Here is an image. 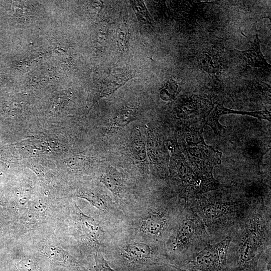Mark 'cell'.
I'll return each mask as SVG.
<instances>
[{
	"label": "cell",
	"instance_id": "obj_16",
	"mask_svg": "<svg viewBox=\"0 0 271 271\" xmlns=\"http://www.w3.org/2000/svg\"><path fill=\"white\" fill-rule=\"evenodd\" d=\"M177 83L172 80L167 82L161 89V97L165 100L172 99L175 95L178 89Z\"/></svg>",
	"mask_w": 271,
	"mask_h": 271
},
{
	"label": "cell",
	"instance_id": "obj_19",
	"mask_svg": "<svg viewBox=\"0 0 271 271\" xmlns=\"http://www.w3.org/2000/svg\"><path fill=\"white\" fill-rule=\"evenodd\" d=\"M141 137H135L132 142V148L135 156L138 160H144L146 157L145 148Z\"/></svg>",
	"mask_w": 271,
	"mask_h": 271
},
{
	"label": "cell",
	"instance_id": "obj_15",
	"mask_svg": "<svg viewBox=\"0 0 271 271\" xmlns=\"http://www.w3.org/2000/svg\"><path fill=\"white\" fill-rule=\"evenodd\" d=\"M131 4L140 22L145 25L152 26V19L143 2L131 1Z\"/></svg>",
	"mask_w": 271,
	"mask_h": 271
},
{
	"label": "cell",
	"instance_id": "obj_7",
	"mask_svg": "<svg viewBox=\"0 0 271 271\" xmlns=\"http://www.w3.org/2000/svg\"><path fill=\"white\" fill-rule=\"evenodd\" d=\"M195 261L202 266L208 267L215 264L216 267L221 268L216 244L209 245L197 253Z\"/></svg>",
	"mask_w": 271,
	"mask_h": 271
},
{
	"label": "cell",
	"instance_id": "obj_20",
	"mask_svg": "<svg viewBox=\"0 0 271 271\" xmlns=\"http://www.w3.org/2000/svg\"><path fill=\"white\" fill-rule=\"evenodd\" d=\"M96 271H115L100 254L96 255Z\"/></svg>",
	"mask_w": 271,
	"mask_h": 271
},
{
	"label": "cell",
	"instance_id": "obj_1",
	"mask_svg": "<svg viewBox=\"0 0 271 271\" xmlns=\"http://www.w3.org/2000/svg\"><path fill=\"white\" fill-rule=\"evenodd\" d=\"M185 141L188 161L180 165V176L189 188L198 191L206 184H213V170L221 163L222 153L205 143L202 130L192 129Z\"/></svg>",
	"mask_w": 271,
	"mask_h": 271
},
{
	"label": "cell",
	"instance_id": "obj_2",
	"mask_svg": "<svg viewBox=\"0 0 271 271\" xmlns=\"http://www.w3.org/2000/svg\"><path fill=\"white\" fill-rule=\"evenodd\" d=\"M230 113L250 115L258 119H263L270 121V112L267 110L251 112L238 111L228 109L220 103H215L206 124L211 127L216 134L220 135L222 130L224 129L226 126L220 124L219 119L221 115Z\"/></svg>",
	"mask_w": 271,
	"mask_h": 271
},
{
	"label": "cell",
	"instance_id": "obj_13",
	"mask_svg": "<svg viewBox=\"0 0 271 271\" xmlns=\"http://www.w3.org/2000/svg\"><path fill=\"white\" fill-rule=\"evenodd\" d=\"M79 197L87 200L100 210L106 211L108 209L106 200L99 194L89 191H81L79 192Z\"/></svg>",
	"mask_w": 271,
	"mask_h": 271
},
{
	"label": "cell",
	"instance_id": "obj_17",
	"mask_svg": "<svg viewBox=\"0 0 271 271\" xmlns=\"http://www.w3.org/2000/svg\"><path fill=\"white\" fill-rule=\"evenodd\" d=\"M44 250L46 255L51 259L61 262H63L66 260V255L64 252L55 246H47Z\"/></svg>",
	"mask_w": 271,
	"mask_h": 271
},
{
	"label": "cell",
	"instance_id": "obj_4",
	"mask_svg": "<svg viewBox=\"0 0 271 271\" xmlns=\"http://www.w3.org/2000/svg\"><path fill=\"white\" fill-rule=\"evenodd\" d=\"M238 53L239 57L248 65L266 70L270 72V65L267 63L261 52L260 40L257 34L252 46L246 50L238 51Z\"/></svg>",
	"mask_w": 271,
	"mask_h": 271
},
{
	"label": "cell",
	"instance_id": "obj_9",
	"mask_svg": "<svg viewBox=\"0 0 271 271\" xmlns=\"http://www.w3.org/2000/svg\"><path fill=\"white\" fill-rule=\"evenodd\" d=\"M257 235L253 231L248 233L241 247L240 258L242 261H248L255 256L257 251Z\"/></svg>",
	"mask_w": 271,
	"mask_h": 271
},
{
	"label": "cell",
	"instance_id": "obj_14",
	"mask_svg": "<svg viewBox=\"0 0 271 271\" xmlns=\"http://www.w3.org/2000/svg\"><path fill=\"white\" fill-rule=\"evenodd\" d=\"M227 206L225 203H213L207 205L204 209L205 216L210 219H216L225 215L227 211Z\"/></svg>",
	"mask_w": 271,
	"mask_h": 271
},
{
	"label": "cell",
	"instance_id": "obj_11",
	"mask_svg": "<svg viewBox=\"0 0 271 271\" xmlns=\"http://www.w3.org/2000/svg\"><path fill=\"white\" fill-rule=\"evenodd\" d=\"M101 180L111 192L117 196L120 195L122 184L120 176L117 173L110 171L104 174Z\"/></svg>",
	"mask_w": 271,
	"mask_h": 271
},
{
	"label": "cell",
	"instance_id": "obj_6",
	"mask_svg": "<svg viewBox=\"0 0 271 271\" xmlns=\"http://www.w3.org/2000/svg\"><path fill=\"white\" fill-rule=\"evenodd\" d=\"M123 256L130 261H144L149 259L153 253L152 247L143 242H132L122 248Z\"/></svg>",
	"mask_w": 271,
	"mask_h": 271
},
{
	"label": "cell",
	"instance_id": "obj_21",
	"mask_svg": "<svg viewBox=\"0 0 271 271\" xmlns=\"http://www.w3.org/2000/svg\"><path fill=\"white\" fill-rule=\"evenodd\" d=\"M19 271H34L35 268L34 263L31 259H23L17 264Z\"/></svg>",
	"mask_w": 271,
	"mask_h": 271
},
{
	"label": "cell",
	"instance_id": "obj_3",
	"mask_svg": "<svg viewBox=\"0 0 271 271\" xmlns=\"http://www.w3.org/2000/svg\"><path fill=\"white\" fill-rule=\"evenodd\" d=\"M133 73L126 70H118L106 77L95 89L92 96L93 105L98 99L113 93L133 77Z\"/></svg>",
	"mask_w": 271,
	"mask_h": 271
},
{
	"label": "cell",
	"instance_id": "obj_5",
	"mask_svg": "<svg viewBox=\"0 0 271 271\" xmlns=\"http://www.w3.org/2000/svg\"><path fill=\"white\" fill-rule=\"evenodd\" d=\"M166 224L165 217L158 212L148 213L142 219L140 226V231L151 236H159L164 231Z\"/></svg>",
	"mask_w": 271,
	"mask_h": 271
},
{
	"label": "cell",
	"instance_id": "obj_18",
	"mask_svg": "<svg viewBox=\"0 0 271 271\" xmlns=\"http://www.w3.org/2000/svg\"><path fill=\"white\" fill-rule=\"evenodd\" d=\"M129 33L127 27L124 24H122L119 29L118 34V47L120 51L124 52L128 50V42Z\"/></svg>",
	"mask_w": 271,
	"mask_h": 271
},
{
	"label": "cell",
	"instance_id": "obj_12",
	"mask_svg": "<svg viewBox=\"0 0 271 271\" xmlns=\"http://www.w3.org/2000/svg\"><path fill=\"white\" fill-rule=\"evenodd\" d=\"M136 110L130 107H125L120 110L113 118V124L116 127H123L136 118Z\"/></svg>",
	"mask_w": 271,
	"mask_h": 271
},
{
	"label": "cell",
	"instance_id": "obj_8",
	"mask_svg": "<svg viewBox=\"0 0 271 271\" xmlns=\"http://www.w3.org/2000/svg\"><path fill=\"white\" fill-rule=\"evenodd\" d=\"M195 232V227L191 219L184 221L177 230L175 238L174 246L176 248H181L189 243Z\"/></svg>",
	"mask_w": 271,
	"mask_h": 271
},
{
	"label": "cell",
	"instance_id": "obj_10",
	"mask_svg": "<svg viewBox=\"0 0 271 271\" xmlns=\"http://www.w3.org/2000/svg\"><path fill=\"white\" fill-rule=\"evenodd\" d=\"M81 224L83 230L90 240L94 242L100 240L103 231L93 218L81 213Z\"/></svg>",
	"mask_w": 271,
	"mask_h": 271
}]
</instances>
